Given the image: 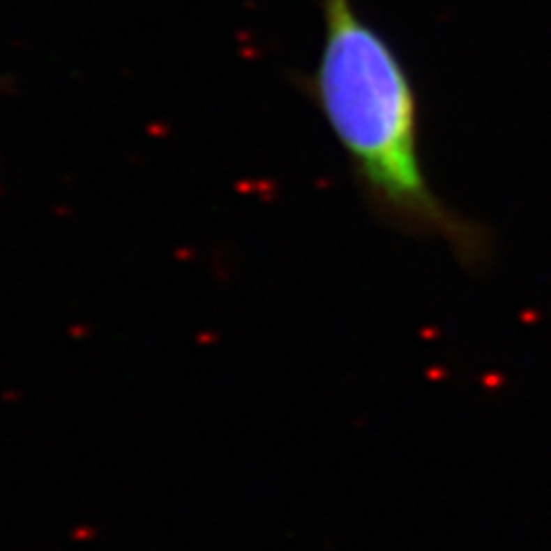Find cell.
Wrapping results in <instances>:
<instances>
[{
	"label": "cell",
	"mask_w": 551,
	"mask_h": 551,
	"mask_svg": "<svg viewBox=\"0 0 551 551\" xmlns=\"http://www.w3.org/2000/svg\"><path fill=\"white\" fill-rule=\"evenodd\" d=\"M324 42L308 92L349 161L372 214L409 237L444 241L467 269L490 259L485 225L432 188L421 156V104L388 37L354 0H322Z\"/></svg>",
	"instance_id": "cell-1"
}]
</instances>
